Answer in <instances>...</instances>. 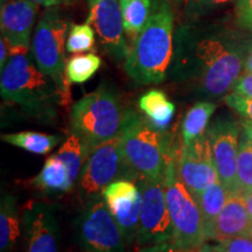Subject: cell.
<instances>
[{
  "mask_svg": "<svg viewBox=\"0 0 252 252\" xmlns=\"http://www.w3.org/2000/svg\"><path fill=\"white\" fill-rule=\"evenodd\" d=\"M244 60L243 47L231 34L213 33L187 23L175 28L169 76L197 94L217 98L232 90Z\"/></svg>",
  "mask_w": 252,
  "mask_h": 252,
  "instance_id": "6da1fadb",
  "label": "cell"
},
{
  "mask_svg": "<svg viewBox=\"0 0 252 252\" xmlns=\"http://www.w3.org/2000/svg\"><path fill=\"white\" fill-rule=\"evenodd\" d=\"M174 32L172 6L160 0L130 48L124 64L126 74L141 86L165 81L174 54Z\"/></svg>",
  "mask_w": 252,
  "mask_h": 252,
  "instance_id": "7a4b0ae2",
  "label": "cell"
},
{
  "mask_svg": "<svg viewBox=\"0 0 252 252\" xmlns=\"http://www.w3.org/2000/svg\"><path fill=\"white\" fill-rule=\"evenodd\" d=\"M0 93L5 100L45 122L54 121L58 105L65 104L55 82L40 70L31 52L11 56L1 70Z\"/></svg>",
  "mask_w": 252,
  "mask_h": 252,
  "instance_id": "3957f363",
  "label": "cell"
},
{
  "mask_svg": "<svg viewBox=\"0 0 252 252\" xmlns=\"http://www.w3.org/2000/svg\"><path fill=\"white\" fill-rule=\"evenodd\" d=\"M123 156L128 169L137 179L162 180L167 167L174 157L171 143L163 134L150 124L147 118L127 109L121 132Z\"/></svg>",
  "mask_w": 252,
  "mask_h": 252,
  "instance_id": "277c9868",
  "label": "cell"
},
{
  "mask_svg": "<svg viewBox=\"0 0 252 252\" xmlns=\"http://www.w3.org/2000/svg\"><path fill=\"white\" fill-rule=\"evenodd\" d=\"M127 109L123 108L111 88L100 86L74 103L70 109V127L86 144L89 154L121 134Z\"/></svg>",
  "mask_w": 252,
  "mask_h": 252,
  "instance_id": "5b68a950",
  "label": "cell"
},
{
  "mask_svg": "<svg viewBox=\"0 0 252 252\" xmlns=\"http://www.w3.org/2000/svg\"><path fill=\"white\" fill-rule=\"evenodd\" d=\"M70 26L67 18L58 7H48L41 15L31 43V54L36 65L55 82L65 103L69 100V82L65 76V52Z\"/></svg>",
  "mask_w": 252,
  "mask_h": 252,
  "instance_id": "8992f818",
  "label": "cell"
},
{
  "mask_svg": "<svg viewBox=\"0 0 252 252\" xmlns=\"http://www.w3.org/2000/svg\"><path fill=\"white\" fill-rule=\"evenodd\" d=\"M165 187L173 225V247L178 252L201 247L207 242L202 213L196 198L179 178L175 153L167 167Z\"/></svg>",
  "mask_w": 252,
  "mask_h": 252,
  "instance_id": "52a82bcc",
  "label": "cell"
},
{
  "mask_svg": "<svg viewBox=\"0 0 252 252\" xmlns=\"http://www.w3.org/2000/svg\"><path fill=\"white\" fill-rule=\"evenodd\" d=\"M122 179L134 181V176L123 156L119 134L100 144L89 154L77 180L78 195L81 200L87 203L102 196L104 189L110 184Z\"/></svg>",
  "mask_w": 252,
  "mask_h": 252,
  "instance_id": "ba28073f",
  "label": "cell"
},
{
  "mask_svg": "<svg viewBox=\"0 0 252 252\" xmlns=\"http://www.w3.org/2000/svg\"><path fill=\"white\" fill-rule=\"evenodd\" d=\"M141 193V212L137 232L138 247L171 243L173 225L166 198L165 179H137Z\"/></svg>",
  "mask_w": 252,
  "mask_h": 252,
  "instance_id": "9c48e42d",
  "label": "cell"
},
{
  "mask_svg": "<svg viewBox=\"0 0 252 252\" xmlns=\"http://www.w3.org/2000/svg\"><path fill=\"white\" fill-rule=\"evenodd\" d=\"M77 236L84 252L125 251V239L103 196L86 203L77 220Z\"/></svg>",
  "mask_w": 252,
  "mask_h": 252,
  "instance_id": "30bf717a",
  "label": "cell"
},
{
  "mask_svg": "<svg viewBox=\"0 0 252 252\" xmlns=\"http://www.w3.org/2000/svg\"><path fill=\"white\" fill-rule=\"evenodd\" d=\"M88 6L87 23L98 35L103 50L116 62L124 61L130 47L126 42L119 0H88Z\"/></svg>",
  "mask_w": 252,
  "mask_h": 252,
  "instance_id": "8fae6325",
  "label": "cell"
},
{
  "mask_svg": "<svg viewBox=\"0 0 252 252\" xmlns=\"http://www.w3.org/2000/svg\"><path fill=\"white\" fill-rule=\"evenodd\" d=\"M214 165L219 180L229 195L239 194L237 188V158L239 150V126L231 119H220L207 130Z\"/></svg>",
  "mask_w": 252,
  "mask_h": 252,
  "instance_id": "7c38bea8",
  "label": "cell"
},
{
  "mask_svg": "<svg viewBox=\"0 0 252 252\" xmlns=\"http://www.w3.org/2000/svg\"><path fill=\"white\" fill-rule=\"evenodd\" d=\"M176 166L179 178L195 198L219 181L207 133L189 145H182L180 156L176 158Z\"/></svg>",
  "mask_w": 252,
  "mask_h": 252,
  "instance_id": "4fadbf2b",
  "label": "cell"
},
{
  "mask_svg": "<svg viewBox=\"0 0 252 252\" xmlns=\"http://www.w3.org/2000/svg\"><path fill=\"white\" fill-rule=\"evenodd\" d=\"M102 196L121 229L126 245L137 242L141 212V193L135 181L117 180L104 189Z\"/></svg>",
  "mask_w": 252,
  "mask_h": 252,
  "instance_id": "5bb4252c",
  "label": "cell"
},
{
  "mask_svg": "<svg viewBox=\"0 0 252 252\" xmlns=\"http://www.w3.org/2000/svg\"><path fill=\"white\" fill-rule=\"evenodd\" d=\"M39 5L30 0H8L0 8V27L11 47V56L31 50V37Z\"/></svg>",
  "mask_w": 252,
  "mask_h": 252,
  "instance_id": "9a60e30c",
  "label": "cell"
},
{
  "mask_svg": "<svg viewBox=\"0 0 252 252\" xmlns=\"http://www.w3.org/2000/svg\"><path fill=\"white\" fill-rule=\"evenodd\" d=\"M26 252H59L60 230L54 208L31 201L24 209Z\"/></svg>",
  "mask_w": 252,
  "mask_h": 252,
  "instance_id": "2e32d148",
  "label": "cell"
},
{
  "mask_svg": "<svg viewBox=\"0 0 252 252\" xmlns=\"http://www.w3.org/2000/svg\"><path fill=\"white\" fill-rule=\"evenodd\" d=\"M252 220L249 215L244 197L241 194L229 195L223 210L214 223L208 241L223 242L225 239L251 235Z\"/></svg>",
  "mask_w": 252,
  "mask_h": 252,
  "instance_id": "e0dca14e",
  "label": "cell"
},
{
  "mask_svg": "<svg viewBox=\"0 0 252 252\" xmlns=\"http://www.w3.org/2000/svg\"><path fill=\"white\" fill-rule=\"evenodd\" d=\"M139 108L150 124L160 131H165L175 113V105L161 90L153 89L139 98Z\"/></svg>",
  "mask_w": 252,
  "mask_h": 252,
  "instance_id": "ac0fdd59",
  "label": "cell"
},
{
  "mask_svg": "<svg viewBox=\"0 0 252 252\" xmlns=\"http://www.w3.org/2000/svg\"><path fill=\"white\" fill-rule=\"evenodd\" d=\"M33 185L48 194L64 193L72 188L67 167L56 154L46 160L41 172L33 179Z\"/></svg>",
  "mask_w": 252,
  "mask_h": 252,
  "instance_id": "d6986e66",
  "label": "cell"
},
{
  "mask_svg": "<svg viewBox=\"0 0 252 252\" xmlns=\"http://www.w3.org/2000/svg\"><path fill=\"white\" fill-rule=\"evenodd\" d=\"M20 236V217L17 200L12 195H2L0 203V251H13Z\"/></svg>",
  "mask_w": 252,
  "mask_h": 252,
  "instance_id": "ffe728a7",
  "label": "cell"
},
{
  "mask_svg": "<svg viewBox=\"0 0 252 252\" xmlns=\"http://www.w3.org/2000/svg\"><path fill=\"white\" fill-rule=\"evenodd\" d=\"M228 197V190L220 180L209 186L207 189H204L202 193L196 197L201 213H202L207 241L208 236H209L214 226V223L224 208Z\"/></svg>",
  "mask_w": 252,
  "mask_h": 252,
  "instance_id": "44dd1931",
  "label": "cell"
},
{
  "mask_svg": "<svg viewBox=\"0 0 252 252\" xmlns=\"http://www.w3.org/2000/svg\"><path fill=\"white\" fill-rule=\"evenodd\" d=\"M215 110V104L207 100H201L188 110L182 122V145H189L206 133L208 123Z\"/></svg>",
  "mask_w": 252,
  "mask_h": 252,
  "instance_id": "7402d4cb",
  "label": "cell"
},
{
  "mask_svg": "<svg viewBox=\"0 0 252 252\" xmlns=\"http://www.w3.org/2000/svg\"><path fill=\"white\" fill-rule=\"evenodd\" d=\"M125 34L135 40L152 14L151 0H119Z\"/></svg>",
  "mask_w": 252,
  "mask_h": 252,
  "instance_id": "603a6c76",
  "label": "cell"
},
{
  "mask_svg": "<svg viewBox=\"0 0 252 252\" xmlns=\"http://www.w3.org/2000/svg\"><path fill=\"white\" fill-rule=\"evenodd\" d=\"M56 156L64 162L68 169L69 179L74 186L75 182L78 180V176L81 175L84 163L89 157L86 144L77 134L71 132L67 139L64 140V143L62 144V146L59 149Z\"/></svg>",
  "mask_w": 252,
  "mask_h": 252,
  "instance_id": "cb8c5ba5",
  "label": "cell"
},
{
  "mask_svg": "<svg viewBox=\"0 0 252 252\" xmlns=\"http://www.w3.org/2000/svg\"><path fill=\"white\" fill-rule=\"evenodd\" d=\"M1 140L9 145H13V146L20 147L30 153L43 156L54 149L60 143L61 138L59 135L46 134L41 133V132L24 131L17 132V133L2 134Z\"/></svg>",
  "mask_w": 252,
  "mask_h": 252,
  "instance_id": "d4e9b609",
  "label": "cell"
},
{
  "mask_svg": "<svg viewBox=\"0 0 252 252\" xmlns=\"http://www.w3.org/2000/svg\"><path fill=\"white\" fill-rule=\"evenodd\" d=\"M100 65H102V60L93 53L74 55L67 60L65 76L69 83H86L99 70Z\"/></svg>",
  "mask_w": 252,
  "mask_h": 252,
  "instance_id": "484cf974",
  "label": "cell"
},
{
  "mask_svg": "<svg viewBox=\"0 0 252 252\" xmlns=\"http://www.w3.org/2000/svg\"><path fill=\"white\" fill-rule=\"evenodd\" d=\"M238 193L245 195L252 191V145L245 134H242L237 158Z\"/></svg>",
  "mask_w": 252,
  "mask_h": 252,
  "instance_id": "4316f807",
  "label": "cell"
},
{
  "mask_svg": "<svg viewBox=\"0 0 252 252\" xmlns=\"http://www.w3.org/2000/svg\"><path fill=\"white\" fill-rule=\"evenodd\" d=\"M94 30L91 25L72 24L67 36V52L71 54H80L94 48Z\"/></svg>",
  "mask_w": 252,
  "mask_h": 252,
  "instance_id": "83f0119b",
  "label": "cell"
},
{
  "mask_svg": "<svg viewBox=\"0 0 252 252\" xmlns=\"http://www.w3.org/2000/svg\"><path fill=\"white\" fill-rule=\"evenodd\" d=\"M230 1L234 0H187L185 6V14L188 19H197L209 13L214 8Z\"/></svg>",
  "mask_w": 252,
  "mask_h": 252,
  "instance_id": "f1b7e54d",
  "label": "cell"
},
{
  "mask_svg": "<svg viewBox=\"0 0 252 252\" xmlns=\"http://www.w3.org/2000/svg\"><path fill=\"white\" fill-rule=\"evenodd\" d=\"M224 102L229 108H231L242 117L252 121V97H245L231 93L224 97Z\"/></svg>",
  "mask_w": 252,
  "mask_h": 252,
  "instance_id": "f546056e",
  "label": "cell"
},
{
  "mask_svg": "<svg viewBox=\"0 0 252 252\" xmlns=\"http://www.w3.org/2000/svg\"><path fill=\"white\" fill-rule=\"evenodd\" d=\"M220 252H252V236H239V237L225 239L219 242Z\"/></svg>",
  "mask_w": 252,
  "mask_h": 252,
  "instance_id": "4dcf8cb0",
  "label": "cell"
},
{
  "mask_svg": "<svg viewBox=\"0 0 252 252\" xmlns=\"http://www.w3.org/2000/svg\"><path fill=\"white\" fill-rule=\"evenodd\" d=\"M235 14L239 26L252 31V0H236Z\"/></svg>",
  "mask_w": 252,
  "mask_h": 252,
  "instance_id": "1f68e13d",
  "label": "cell"
},
{
  "mask_svg": "<svg viewBox=\"0 0 252 252\" xmlns=\"http://www.w3.org/2000/svg\"><path fill=\"white\" fill-rule=\"evenodd\" d=\"M232 93L245 97H252V74L244 72L232 87Z\"/></svg>",
  "mask_w": 252,
  "mask_h": 252,
  "instance_id": "d6a6232c",
  "label": "cell"
},
{
  "mask_svg": "<svg viewBox=\"0 0 252 252\" xmlns=\"http://www.w3.org/2000/svg\"><path fill=\"white\" fill-rule=\"evenodd\" d=\"M134 252H178L172 243H162L157 245H147V247H138Z\"/></svg>",
  "mask_w": 252,
  "mask_h": 252,
  "instance_id": "836d02e7",
  "label": "cell"
},
{
  "mask_svg": "<svg viewBox=\"0 0 252 252\" xmlns=\"http://www.w3.org/2000/svg\"><path fill=\"white\" fill-rule=\"evenodd\" d=\"M11 59V47L4 36L0 39V70L5 68L6 63Z\"/></svg>",
  "mask_w": 252,
  "mask_h": 252,
  "instance_id": "e575fe53",
  "label": "cell"
},
{
  "mask_svg": "<svg viewBox=\"0 0 252 252\" xmlns=\"http://www.w3.org/2000/svg\"><path fill=\"white\" fill-rule=\"evenodd\" d=\"M30 1L37 4L39 6H45V7H58V6L69 4L71 0H30Z\"/></svg>",
  "mask_w": 252,
  "mask_h": 252,
  "instance_id": "d590c367",
  "label": "cell"
},
{
  "mask_svg": "<svg viewBox=\"0 0 252 252\" xmlns=\"http://www.w3.org/2000/svg\"><path fill=\"white\" fill-rule=\"evenodd\" d=\"M185 252H220V249H219V245H210V244L204 243L201 245V247H197Z\"/></svg>",
  "mask_w": 252,
  "mask_h": 252,
  "instance_id": "8d00e7d4",
  "label": "cell"
},
{
  "mask_svg": "<svg viewBox=\"0 0 252 252\" xmlns=\"http://www.w3.org/2000/svg\"><path fill=\"white\" fill-rule=\"evenodd\" d=\"M242 127H243V133L248 138L249 143L252 145V121H250V119H244L242 122Z\"/></svg>",
  "mask_w": 252,
  "mask_h": 252,
  "instance_id": "74e56055",
  "label": "cell"
},
{
  "mask_svg": "<svg viewBox=\"0 0 252 252\" xmlns=\"http://www.w3.org/2000/svg\"><path fill=\"white\" fill-rule=\"evenodd\" d=\"M244 72H251L252 74V47L249 53L245 55L244 60Z\"/></svg>",
  "mask_w": 252,
  "mask_h": 252,
  "instance_id": "f35d334b",
  "label": "cell"
},
{
  "mask_svg": "<svg viewBox=\"0 0 252 252\" xmlns=\"http://www.w3.org/2000/svg\"><path fill=\"white\" fill-rule=\"evenodd\" d=\"M243 197H244L245 206H247L248 213H249V215H250L251 220H252V191H250V193H247L245 195H243Z\"/></svg>",
  "mask_w": 252,
  "mask_h": 252,
  "instance_id": "ab89813d",
  "label": "cell"
},
{
  "mask_svg": "<svg viewBox=\"0 0 252 252\" xmlns=\"http://www.w3.org/2000/svg\"><path fill=\"white\" fill-rule=\"evenodd\" d=\"M6 1H8V0H0V4H5Z\"/></svg>",
  "mask_w": 252,
  "mask_h": 252,
  "instance_id": "60d3db41",
  "label": "cell"
},
{
  "mask_svg": "<svg viewBox=\"0 0 252 252\" xmlns=\"http://www.w3.org/2000/svg\"><path fill=\"white\" fill-rule=\"evenodd\" d=\"M166 1H179V0H166Z\"/></svg>",
  "mask_w": 252,
  "mask_h": 252,
  "instance_id": "b9f144b4",
  "label": "cell"
},
{
  "mask_svg": "<svg viewBox=\"0 0 252 252\" xmlns=\"http://www.w3.org/2000/svg\"><path fill=\"white\" fill-rule=\"evenodd\" d=\"M249 236H252V231H251V235H249Z\"/></svg>",
  "mask_w": 252,
  "mask_h": 252,
  "instance_id": "7bdbcfd3",
  "label": "cell"
}]
</instances>
